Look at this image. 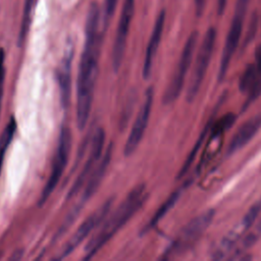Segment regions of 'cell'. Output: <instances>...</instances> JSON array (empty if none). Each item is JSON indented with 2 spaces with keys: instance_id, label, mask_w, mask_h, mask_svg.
Returning a JSON list of instances; mask_svg holds the SVG:
<instances>
[{
  "instance_id": "6da1fadb",
  "label": "cell",
  "mask_w": 261,
  "mask_h": 261,
  "mask_svg": "<svg viewBox=\"0 0 261 261\" xmlns=\"http://www.w3.org/2000/svg\"><path fill=\"white\" fill-rule=\"evenodd\" d=\"M102 33L100 8L97 3H92L86 21V40L80 60L76 82V124L80 129L86 127L92 108L99 71Z\"/></svg>"
},
{
  "instance_id": "7a4b0ae2",
  "label": "cell",
  "mask_w": 261,
  "mask_h": 261,
  "mask_svg": "<svg viewBox=\"0 0 261 261\" xmlns=\"http://www.w3.org/2000/svg\"><path fill=\"white\" fill-rule=\"evenodd\" d=\"M148 198L144 184L136 186L120 203L118 208L105 220L99 231L90 240L85 248L86 256L84 259H91L114 237V234L140 210Z\"/></svg>"
},
{
  "instance_id": "3957f363",
  "label": "cell",
  "mask_w": 261,
  "mask_h": 261,
  "mask_svg": "<svg viewBox=\"0 0 261 261\" xmlns=\"http://www.w3.org/2000/svg\"><path fill=\"white\" fill-rule=\"evenodd\" d=\"M215 211L208 209L189 221L165 251L163 258L169 259L184 254L193 247L213 221Z\"/></svg>"
},
{
  "instance_id": "277c9868",
  "label": "cell",
  "mask_w": 261,
  "mask_h": 261,
  "mask_svg": "<svg viewBox=\"0 0 261 261\" xmlns=\"http://www.w3.org/2000/svg\"><path fill=\"white\" fill-rule=\"evenodd\" d=\"M215 40H216V31L214 28H209L197 52L196 61L189 80L188 89L186 93V99L188 102L194 101L200 91V88L205 79V75L213 54Z\"/></svg>"
},
{
  "instance_id": "5b68a950",
  "label": "cell",
  "mask_w": 261,
  "mask_h": 261,
  "mask_svg": "<svg viewBox=\"0 0 261 261\" xmlns=\"http://www.w3.org/2000/svg\"><path fill=\"white\" fill-rule=\"evenodd\" d=\"M71 142H72L71 132L68 126L63 125L59 133L58 143H57L56 151H55L53 162H52L51 172L41 193V196L39 199V205H43L48 200V198L56 188L57 184L59 182V179L68 162L70 149H71Z\"/></svg>"
},
{
  "instance_id": "8992f818",
  "label": "cell",
  "mask_w": 261,
  "mask_h": 261,
  "mask_svg": "<svg viewBox=\"0 0 261 261\" xmlns=\"http://www.w3.org/2000/svg\"><path fill=\"white\" fill-rule=\"evenodd\" d=\"M197 41H198V32H193L186 41V44L182 48L176 67L173 71V74L162 97L163 103L166 105L173 103L181 93V90L185 85L187 72L193 61V56L196 50Z\"/></svg>"
},
{
  "instance_id": "52a82bcc",
  "label": "cell",
  "mask_w": 261,
  "mask_h": 261,
  "mask_svg": "<svg viewBox=\"0 0 261 261\" xmlns=\"http://www.w3.org/2000/svg\"><path fill=\"white\" fill-rule=\"evenodd\" d=\"M248 5H249V0H237L234 15L232 17V20L225 39L223 51H222L220 62H219V69L217 73V81L219 83L222 82L223 79L225 77L230 61L232 59V56L238 48V45L243 33L244 18L247 12Z\"/></svg>"
},
{
  "instance_id": "ba28073f",
  "label": "cell",
  "mask_w": 261,
  "mask_h": 261,
  "mask_svg": "<svg viewBox=\"0 0 261 261\" xmlns=\"http://www.w3.org/2000/svg\"><path fill=\"white\" fill-rule=\"evenodd\" d=\"M153 99H154L153 89L149 88L146 91L144 102L136 116V119L132 126L130 133L125 142L124 149H123L124 156H130L135 152V150L138 148L139 144L141 143L142 138L147 128L149 119H150L152 105H153Z\"/></svg>"
},
{
  "instance_id": "9c48e42d",
  "label": "cell",
  "mask_w": 261,
  "mask_h": 261,
  "mask_svg": "<svg viewBox=\"0 0 261 261\" xmlns=\"http://www.w3.org/2000/svg\"><path fill=\"white\" fill-rule=\"evenodd\" d=\"M134 11L135 0H124L112 50V65L115 71L119 69L124 57L126 40L130 28V22L134 16Z\"/></svg>"
},
{
  "instance_id": "30bf717a",
  "label": "cell",
  "mask_w": 261,
  "mask_h": 261,
  "mask_svg": "<svg viewBox=\"0 0 261 261\" xmlns=\"http://www.w3.org/2000/svg\"><path fill=\"white\" fill-rule=\"evenodd\" d=\"M113 198L108 199L104 204H102L97 210H95L77 228V230L73 233L70 240L65 245L62 253L57 259H62L66 257L70 252H72L92 231L95 229L103 220H105L111 206L113 203Z\"/></svg>"
},
{
  "instance_id": "8fae6325",
  "label": "cell",
  "mask_w": 261,
  "mask_h": 261,
  "mask_svg": "<svg viewBox=\"0 0 261 261\" xmlns=\"http://www.w3.org/2000/svg\"><path fill=\"white\" fill-rule=\"evenodd\" d=\"M104 142H105V132L103 128H98L92 138L90 152H89L87 161H86L81 173L79 174L75 181L73 182L70 191L68 192V195H67L68 198L74 196V194L81 188H83L87 177L92 173V171L98 164V161L100 160L102 152H103Z\"/></svg>"
},
{
  "instance_id": "7c38bea8",
  "label": "cell",
  "mask_w": 261,
  "mask_h": 261,
  "mask_svg": "<svg viewBox=\"0 0 261 261\" xmlns=\"http://www.w3.org/2000/svg\"><path fill=\"white\" fill-rule=\"evenodd\" d=\"M261 127V114L258 113L249 119H247L231 137L227 149L226 155H231L242 148H244L258 133Z\"/></svg>"
},
{
  "instance_id": "4fadbf2b",
  "label": "cell",
  "mask_w": 261,
  "mask_h": 261,
  "mask_svg": "<svg viewBox=\"0 0 261 261\" xmlns=\"http://www.w3.org/2000/svg\"><path fill=\"white\" fill-rule=\"evenodd\" d=\"M72 59H73V48L69 46L65 51L57 69V83L59 88L60 103L62 108L64 109L68 107V104L70 101Z\"/></svg>"
},
{
  "instance_id": "5bb4252c",
  "label": "cell",
  "mask_w": 261,
  "mask_h": 261,
  "mask_svg": "<svg viewBox=\"0 0 261 261\" xmlns=\"http://www.w3.org/2000/svg\"><path fill=\"white\" fill-rule=\"evenodd\" d=\"M164 21H165V11L162 10L156 18V21H155L154 28L152 30L148 46H147L144 64H143L144 79H148L151 75L154 59H155V56H156V53H157V50H158V47H159V44L161 41L162 33H163Z\"/></svg>"
},
{
  "instance_id": "9a60e30c",
  "label": "cell",
  "mask_w": 261,
  "mask_h": 261,
  "mask_svg": "<svg viewBox=\"0 0 261 261\" xmlns=\"http://www.w3.org/2000/svg\"><path fill=\"white\" fill-rule=\"evenodd\" d=\"M111 155H112V146L109 145L105 154L103 155L101 161L96 165V167L94 168V170L90 174V178L88 179L85 192L83 194V201L89 200L91 198V196L98 189V187H99V185H100V182H101V180H102V178H103V176L106 172V169L109 165Z\"/></svg>"
},
{
  "instance_id": "2e32d148",
  "label": "cell",
  "mask_w": 261,
  "mask_h": 261,
  "mask_svg": "<svg viewBox=\"0 0 261 261\" xmlns=\"http://www.w3.org/2000/svg\"><path fill=\"white\" fill-rule=\"evenodd\" d=\"M213 120H214V116H212V117L209 119V121L207 122L205 128L203 129V132L201 133L199 139H198L197 142L195 143L193 149H192L191 152L189 153V155H188L187 159L185 160L182 166H181L180 169L178 170V174H177L176 178L182 177V176L188 172V170L190 169V167L192 166V164H193V162H194V160H195V158H196V155L198 154L199 150L201 149V147H202V145H203V143H204V140L206 139L207 134L210 132V127H211V125H212V123H213Z\"/></svg>"
},
{
  "instance_id": "e0dca14e",
  "label": "cell",
  "mask_w": 261,
  "mask_h": 261,
  "mask_svg": "<svg viewBox=\"0 0 261 261\" xmlns=\"http://www.w3.org/2000/svg\"><path fill=\"white\" fill-rule=\"evenodd\" d=\"M179 196H180V192L179 191H174L172 194H170L169 197L162 203V205L154 213V215L149 220V222L146 224V226L144 227L142 232H146V231L150 230L151 228H153L167 214V212L175 205V203L177 202Z\"/></svg>"
},
{
  "instance_id": "ac0fdd59",
  "label": "cell",
  "mask_w": 261,
  "mask_h": 261,
  "mask_svg": "<svg viewBox=\"0 0 261 261\" xmlns=\"http://www.w3.org/2000/svg\"><path fill=\"white\" fill-rule=\"evenodd\" d=\"M240 237L241 234L236 229H232L230 232H228V234H226L216 246L215 250L212 253V258L214 260H220L225 258L234 248Z\"/></svg>"
},
{
  "instance_id": "d6986e66",
  "label": "cell",
  "mask_w": 261,
  "mask_h": 261,
  "mask_svg": "<svg viewBox=\"0 0 261 261\" xmlns=\"http://www.w3.org/2000/svg\"><path fill=\"white\" fill-rule=\"evenodd\" d=\"M15 130H16V120L13 116H11L9 121L6 124L5 128L3 129L1 137H0V172L2 169V163L4 160L5 153L9 147L10 143L12 142Z\"/></svg>"
},
{
  "instance_id": "ffe728a7",
  "label": "cell",
  "mask_w": 261,
  "mask_h": 261,
  "mask_svg": "<svg viewBox=\"0 0 261 261\" xmlns=\"http://www.w3.org/2000/svg\"><path fill=\"white\" fill-rule=\"evenodd\" d=\"M236 119H237V115L230 112V113L224 114L216 121L213 120V123L210 127L211 139L221 138L222 135L233 125Z\"/></svg>"
},
{
  "instance_id": "44dd1931",
  "label": "cell",
  "mask_w": 261,
  "mask_h": 261,
  "mask_svg": "<svg viewBox=\"0 0 261 261\" xmlns=\"http://www.w3.org/2000/svg\"><path fill=\"white\" fill-rule=\"evenodd\" d=\"M260 213H261V197L248 209V211L246 212L245 216L243 217L241 223L239 224L238 228H234V229L240 234H242L243 232L248 230L254 224V222L259 217Z\"/></svg>"
},
{
  "instance_id": "7402d4cb",
  "label": "cell",
  "mask_w": 261,
  "mask_h": 261,
  "mask_svg": "<svg viewBox=\"0 0 261 261\" xmlns=\"http://www.w3.org/2000/svg\"><path fill=\"white\" fill-rule=\"evenodd\" d=\"M37 0H25L24 2V7H23V13H22V18H21V23H20V30H19V36H18V44H22L24 41L27 34L30 30L31 21H32V16H33V10L35 8Z\"/></svg>"
},
{
  "instance_id": "603a6c76",
  "label": "cell",
  "mask_w": 261,
  "mask_h": 261,
  "mask_svg": "<svg viewBox=\"0 0 261 261\" xmlns=\"http://www.w3.org/2000/svg\"><path fill=\"white\" fill-rule=\"evenodd\" d=\"M259 74V69L257 68L256 64H248L247 67L244 69L240 81H239V89L242 93H247L250 88L253 86L254 82L256 81Z\"/></svg>"
},
{
  "instance_id": "cb8c5ba5",
  "label": "cell",
  "mask_w": 261,
  "mask_h": 261,
  "mask_svg": "<svg viewBox=\"0 0 261 261\" xmlns=\"http://www.w3.org/2000/svg\"><path fill=\"white\" fill-rule=\"evenodd\" d=\"M247 94H248L247 98H246L243 108H242L243 111L247 110L250 107V105L252 103H254L261 94V70H259V74H258L256 81L254 82V84L250 88V90L247 92Z\"/></svg>"
},
{
  "instance_id": "d4e9b609",
  "label": "cell",
  "mask_w": 261,
  "mask_h": 261,
  "mask_svg": "<svg viewBox=\"0 0 261 261\" xmlns=\"http://www.w3.org/2000/svg\"><path fill=\"white\" fill-rule=\"evenodd\" d=\"M257 24H258V18H257V14L254 13L250 19V22H249V27H248V30H247V33H246V38H245V42H244V45H248L255 37V34L257 32Z\"/></svg>"
},
{
  "instance_id": "484cf974",
  "label": "cell",
  "mask_w": 261,
  "mask_h": 261,
  "mask_svg": "<svg viewBox=\"0 0 261 261\" xmlns=\"http://www.w3.org/2000/svg\"><path fill=\"white\" fill-rule=\"evenodd\" d=\"M117 0H106L105 1V14H104V27L107 25L108 19L113 15Z\"/></svg>"
},
{
  "instance_id": "4316f807",
  "label": "cell",
  "mask_w": 261,
  "mask_h": 261,
  "mask_svg": "<svg viewBox=\"0 0 261 261\" xmlns=\"http://www.w3.org/2000/svg\"><path fill=\"white\" fill-rule=\"evenodd\" d=\"M4 77H5V68H4V51L0 48V93H3L4 87Z\"/></svg>"
},
{
  "instance_id": "83f0119b",
  "label": "cell",
  "mask_w": 261,
  "mask_h": 261,
  "mask_svg": "<svg viewBox=\"0 0 261 261\" xmlns=\"http://www.w3.org/2000/svg\"><path fill=\"white\" fill-rule=\"evenodd\" d=\"M255 64L259 70H261V44L255 49Z\"/></svg>"
},
{
  "instance_id": "f1b7e54d",
  "label": "cell",
  "mask_w": 261,
  "mask_h": 261,
  "mask_svg": "<svg viewBox=\"0 0 261 261\" xmlns=\"http://www.w3.org/2000/svg\"><path fill=\"white\" fill-rule=\"evenodd\" d=\"M205 2H206V0H195L196 14L198 16H201V14L203 13L204 8H205Z\"/></svg>"
},
{
  "instance_id": "f546056e",
  "label": "cell",
  "mask_w": 261,
  "mask_h": 261,
  "mask_svg": "<svg viewBox=\"0 0 261 261\" xmlns=\"http://www.w3.org/2000/svg\"><path fill=\"white\" fill-rule=\"evenodd\" d=\"M256 230H257L258 233H261V217H260V219H259V221L256 225Z\"/></svg>"
},
{
  "instance_id": "4dcf8cb0",
  "label": "cell",
  "mask_w": 261,
  "mask_h": 261,
  "mask_svg": "<svg viewBox=\"0 0 261 261\" xmlns=\"http://www.w3.org/2000/svg\"><path fill=\"white\" fill-rule=\"evenodd\" d=\"M2 96H3V94H0V110H1V102H2Z\"/></svg>"
}]
</instances>
